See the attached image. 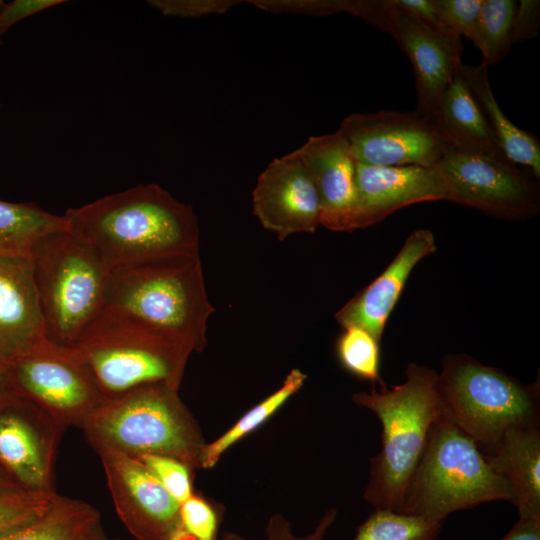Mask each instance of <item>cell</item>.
Segmentation results:
<instances>
[{"label":"cell","mask_w":540,"mask_h":540,"mask_svg":"<svg viewBox=\"0 0 540 540\" xmlns=\"http://www.w3.org/2000/svg\"><path fill=\"white\" fill-rule=\"evenodd\" d=\"M67 231L108 267L199 253V226L190 205L157 184L138 185L68 209Z\"/></svg>","instance_id":"6da1fadb"},{"label":"cell","mask_w":540,"mask_h":540,"mask_svg":"<svg viewBox=\"0 0 540 540\" xmlns=\"http://www.w3.org/2000/svg\"><path fill=\"white\" fill-rule=\"evenodd\" d=\"M103 310L201 352L214 312L199 253L162 255L109 269Z\"/></svg>","instance_id":"7a4b0ae2"},{"label":"cell","mask_w":540,"mask_h":540,"mask_svg":"<svg viewBox=\"0 0 540 540\" xmlns=\"http://www.w3.org/2000/svg\"><path fill=\"white\" fill-rule=\"evenodd\" d=\"M435 370L409 364L402 384L359 392L353 402L371 410L382 425L381 451L371 458L364 499L376 509L401 512L411 477L440 417Z\"/></svg>","instance_id":"3957f363"},{"label":"cell","mask_w":540,"mask_h":540,"mask_svg":"<svg viewBox=\"0 0 540 540\" xmlns=\"http://www.w3.org/2000/svg\"><path fill=\"white\" fill-rule=\"evenodd\" d=\"M66 349L105 399L157 383L179 390L193 353L181 342L106 310Z\"/></svg>","instance_id":"277c9868"},{"label":"cell","mask_w":540,"mask_h":540,"mask_svg":"<svg viewBox=\"0 0 540 540\" xmlns=\"http://www.w3.org/2000/svg\"><path fill=\"white\" fill-rule=\"evenodd\" d=\"M80 429L91 447L104 446L136 458L169 456L191 469L199 467L205 445L178 390L162 383L106 399Z\"/></svg>","instance_id":"5b68a950"},{"label":"cell","mask_w":540,"mask_h":540,"mask_svg":"<svg viewBox=\"0 0 540 540\" xmlns=\"http://www.w3.org/2000/svg\"><path fill=\"white\" fill-rule=\"evenodd\" d=\"M494 500L515 505L508 481L492 469L468 435L440 414L408 484L401 513L443 522L455 511Z\"/></svg>","instance_id":"8992f818"},{"label":"cell","mask_w":540,"mask_h":540,"mask_svg":"<svg viewBox=\"0 0 540 540\" xmlns=\"http://www.w3.org/2000/svg\"><path fill=\"white\" fill-rule=\"evenodd\" d=\"M29 258L45 337L69 348L104 308L109 267L67 230L44 237Z\"/></svg>","instance_id":"52a82bcc"},{"label":"cell","mask_w":540,"mask_h":540,"mask_svg":"<svg viewBox=\"0 0 540 540\" xmlns=\"http://www.w3.org/2000/svg\"><path fill=\"white\" fill-rule=\"evenodd\" d=\"M440 414L490 453L512 428L539 424L538 393L466 355H449L437 377Z\"/></svg>","instance_id":"ba28073f"},{"label":"cell","mask_w":540,"mask_h":540,"mask_svg":"<svg viewBox=\"0 0 540 540\" xmlns=\"http://www.w3.org/2000/svg\"><path fill=\"white\" fill-rule=\"evenodd\" d=\"M5 365L6 389L60 424L80 428L106 400L71 353L46 337Z\"/></svg>","instance_id":"9c48e42d"},{"label":"cell","mask_w":540,"mask_h":540,"mask_svg":"<svg viewBox=\"0 0 540 540\" xmlns=\"http://www.w3.org/2000/svg\"><path fill=\"white\" fill-rule=\"evenodd\" d=\"M338 131L355 162L367 166L432 167L452 150L436 121L416 111L351 114Z\"/></svg>","instance_id":"30bf717a"},{"label":"cell","mask_w":540,"mask_h":540,"mask_svg":"<svg viewBox=\"0 0 540 540\" xmlns=\"http://www.w3.org/2000/svg\"><path fill=\"white\" fill-rule=\"evenodd\" d=\"M436 166L446 182L449 201L506 219H524L539 210L535 182L504 153L450 150Z\"/></svg>","instance_id":"8fae6325"},{"label":"cell","mask_w":540,"mask_h":540,"mask_svg":"<svg viewBox=\"0 0 540 540\" xmlns=\"http://www.w3.org/2000/svg\"><path fill=\"white\" fill-rule=\"evenodd\" d=\"M66 429L33 403L0 394V467L21 489L54 493V464Z\"/></svg>","instance_id":"7c38bea8"},{"label":"cell","mask_w":540,"mask_h":540,"mask_svg":"<svg viewBox=\"0 0 540 540\" xmlns=\"http://www.w3.org/2000/svg\"><path fill=\"white\" fill-rule=\"evenodd\" d=\"M98 454L118 517L137 540H168L179 523V503L139 459L117 450Z\"/></svg>","instance_id":"4fadbf2b"},{"label":"cell","mask_w":540,"mask_h":540,"mask_svg":"<svg viewBox=\"0 0 540 540\" xmlns=\"http://www.w3.org/2000/svg\"><path fill=\"white\" fill-rule=\"evenodd\" d=\"M260 224L283 241L320 226V204L314 183L293 153L275 158L259 175L252 194Z\"/></svg>","instance_id":"5bb4252c"},{"label":"cell","mask_w":540,"mask_h":540,"mask_svg":"<svg viewBox=\"0 0 540 540\" xmlns=\"http://www.w3.org/2000/svg\"><path fill=\"white\" fill-rule=\"evenodd\" d=\"M386 33L412 63L417 92L415 111L435 121L443 94L462 63L461 37L398 12Z\"/></svg>","instance_id":"9a60e30c"},{"label":"cell","mask_w":540,"mask_h":540,"mask_svg":"<svg viewBox=\"0 0 540 540\" xmlns=\"http://www.w3.org/2000/svg\"><path fill=\"white\" fill-rule=\"evenodd\" d=\"M353 229H363L395 211L420 202L448 200L438 167H379L356 163Z\"/></svg>","instance_id":"2e32d148"},{"label":"cell","mask_w":540,"mask_h":540,"mask_svg":"<svg viewBox=\"0 0 540 540\" xmlns=\"http://www.w3.org/2000/svg\"><path fill=\"white\" fill-rule=\"evenodd\" d=\"M307 169L320 204V225L333 231H353L356 162L344 136L310 137L293 151Z\"/></svg>","instance_id":"e0dca14e"},{"label":"cell","mask_w":540,"mask_h":540,"mask_svg":"<svg viewBox=\"0 0 540 540\" xmlns=\"http://www.w3.org/2000/svg\"><path fill=\"white\" fill-rule=\"evenodd\" d=\"M435 250L433 233L428 229L415 230L388 267L335 314L336 321L343 328L360 327L380 343L387 319L410 273Z\"/></svg>","instance_id":"ac0fdd59"},{"label":"cell","mask_w":540,"mask_h":540,"mask_svg":"<svg viewBox=\"0 0 540 540\" xmlns=\"http://www.w3.org/2000/svg\"><path fill=\"white\" fill-rule=\"evenodd\" d=\"M45 338L30 258L0 254V360Z\"/></svg>","instance_id":"d6986e66"},{"label":"cell","mask_w":540,"mask_h":540,"mask_svg":"<svg viewBox=\"0 0 540 540\" xmlns=\"http://www.w3.org/2000/svg\"><path fill=\"white\" fill-rule=\"evenodd\" d=\"M484 456L492 469L508 481L519 518L540 519L539 424L509 429Z\"/></svg>","instance_id":"ffe728a7"},{"label":"cell","mask_w":540,"mask_h":540,"mask_svg":"<svg viewBox=\"0 0 540 540\" xmlns=\"http://www.w3.org/2000/svg\"><path fill=\"white\" fill-rule=\"evenodd\" d=\"M435 121L453 151L463 154L503 153L459 71L443 94Z\"/></svg>","instance_id":"44dd1931"},{"label":"cell","mask_w":540,"mask_h":540,"mask_svg":"<svg viewBox=\"0 0 540 540\" xmlns=\"http://www.w3.org/2000/svg\"><path fill=\"white\" fill-rule=\"evenodd\" d=\"M459 74L473 94L498 144L516 165L526 167L534 177H540V141L532 133L513 124L503 113L492 93L488 67L461 63Z\"/></svg>","instance_id":"7402d4cb"},{"label":"cell","mask_w":540,"mask_h":540,"mask_svg":"<svg viewBox=\"0 0 540 540\" xmlns=\"http://www.w3.org/2000/svg\"><path fill=\"white\" fill-rule=\"evenodd\" d=\"M100 521L101 515L92 505L56 493L45 512L0 534V540H80Z\"/></svg>","instance_id":"603a6c76"},{"label":"cell","mask_w":540,"mask_h":540,"mask_svg":"<svg viewBox=\"0 0 540 540\" xmlns=\"http://www.w3.org/2000/svg\"><path fill=\"white\" fill-rule=\"evenodd\" d=\"M66 230L64 215L52 214L34 203L0 200V254L29 257L44 237Z\"/></svg>","instance_id":"cb8c5ba5"},{"label":"cell","mask_w":540,"mask_h":540,"mask_svg":"<svg viewBox=\"0 0 540 540\" xmlns=\"http://www.w3.org/2000/svg\"><path fill=\"white\" fill-rule=\"evenodd\" d=\"M306 379L304 372L293 368L275 392L247 411L216 440L205 443L200 453L199 467H214L227 449L267 421L303 387Z\"/></svg>","instance_id":"d4e9b609"},{"label":"cell","mask_w":540,"mask_h":540,"mask_svg":"<svg viewBox=\"0 0 540 540\" xmlns=\"http://www.w3.org/2000/svg\"><path fill=\"white\" fill-rule=\"evenodd\" d=\"M517 2L482 0L478 17L468 39L480 50L482 64H496L509 52Z\"/></svg>","instance_id":"484cf974"},{"label":"cell","mask_w":540,"mask_h":540,"mask_svg":"<svg viewBox=\"0 0 540 540\" xmlns=\"http://www.w3.org/2000/svg\"><path fill=\"white\" fill-rule=\"evenodd\" d=\"M443 522L419 515L376 509L352 540H438Z\"/></svg>","instance_id":"4316f807"},{"label":"cell","mask_w":540,"mask_h":540,"mask_svg":"<svg viewBox=\"0 0 540 540\" xmlns=\"http://www.w3.org/2000/svg\"><path fill=\"white\" fill-rule=\"evenodd\" d=\"M341 365L358 378L385 384L379 375V342L366 330L349 326L343 328L336 344Z\"/></svg>","instance_id":"83f0119b"},{"label":"cell","mask_w":540,"mask_h":540,"mask_svg":"<svg viewBox=\"0 0 540 540\" xmlns=\"http://www.w3.org/2000/svg\"><path fill=\"white\" fill-rule=\"evenodd\" d=\"M55 494L20 488L0 489V534L41 515L50 506Z\"/></svg>","instance_id":"f1b7e54d"},{"label":"cell","mask_w":540,"mask_h":540,"mask_svg":"<svg viewBox=\"0 0 540 540\" xmlns=\"http://www.w3.org/2000/svg\"><path fill=\"white\" fill-rule=\"evenodd\" d=\"M139 459L179 504L193 494L192 469L185 463L173 457L163 455H144L139 457Z\"/></svg>","instance_id":"f546056e"},{"label":"cell","mask_w":540,"mask_h":540,"mask_svg":"<svg viewBox=\"0 0 540 540\" xmlns=\"http://www.w3.org/2000/svg\"><path fill=\"white\" fill-rule=\"evenodd\" d=\"M179 525L198 540H217L220 517L214 506L192 494L179 505Z\"/></svg>","instance_id":"4dcf8cb0"},{"label":"cell","mask_w":540,"mask_h":540,"mask_svg":"<svg viewBox=\"0 0 540 540\" xmlns=\"http://www.w3.org/2000/svg\"><path fill=\"white\" fill-rule=\"evenodd\" d=\"M440 26L459 37H469L482 0H433Z\"/></svg>","instance_id":"1f68e13d"},{"label":"cell","mask_w":540,"mask_h":540,"mask_svg":"<svg viewBox=\"0 0 540 540\" xmlns=\"http://www.w3.org/2000/svg\"><path fill=\"white\" fill-rule=\"evenodd\" d=\"M337 511H326L314 530L305 536H296L290 523L280 514L271 516L266 526V540H322L336 519ZM222 540H250L232 532H225Z\"/></svg>","instance_id":"d6a6232c"},{"label":"cell","mask_w":540,"mask_h":540,"mask_svg":"<svg viewBox=\"0 0 540 540\" xmlns=\"http://www.w3.org/2000/svg\"><path fill=\"white\" fill-rule=\"evenodd\" d=\"M147 3L158 9L163 15L197 18L209 14L225 13L237 2L224 0H151Z\"/></svg>","instance_id":"836d02e7"},{"label":"cell","mask_w":540,"mask_h":540,"mask_svg":"<svg viewBox=\"0 0 540 540\" xmlns=\"http://www.w3.org/2000/svg\"><path fill=\"white\" fill-rule=\"evenodd\" d=\"M65 2L62 0H14L3 4L0 8V45L2 36L17 22Z\"/></svg>","instance_id":"e575fe53"},{"label":"cell","mask_w":540,"mask_h":540,"mask_svg":"<svg viewBox=\"0 0 540 540\" xmlns=\"http://www.w3.org/2000/svg\"><path fill=\"white\" fill-rule=\"evenodd\" d=\"M540 24V2L521 0L517 4L512 27V43L525 41L537 36Z\"/></svg>","instance_id":"d590c367"},{"label":"cell","mask_w":540,"mask_h":540,"mask_svg":"<svg viewBox=\"0 0 540 540\" xmlns=\"http://www.w3.org/2000/svg\"><path fill=\"white\" fill-rule=\"evenodd\" d=\"M348 1L332 0V1H302L294 2L290 4L286 2L282 4L280 2H255V5L265 10L278 11H290L296 13H306L313 15H329L339 12L347 11Z\"/></svg>","instance_id":"8d00e7d4"},{"label":"cell","mask_w":540,"mask_h":540,"mask_svg":"<svg viewBox=\"0 0 540 540\" xmlns=\"http://www.w3.org/2000/svg\"><path fill=\"white\" fill-rule=\"evenodd\" d=\"M392 1L398 13L415 17L435 28L444 30L440 26L439 21L437 19L433 0H392Z\"/></svg>","instance_id":"74e56055"},{"label":"cell","mask_w":540,"mask_h":540,"mask_svg":"<svg viewBox=\"0 0 540 540\" xmlns=\"http://www.w3.org/2000/svg\"><path fill=\"white\" fill-rule=\"evenodd\" d=\"M501 540H540V519L519 518Z\"/></svg>","instance_id":"f35d334b"},{"label":"cell","mask_w":540,"mask_h":540,"mask_svg":"<svg viewBox=\"0 0 540 540\" xmlns=\"http://www.w3.org/2000/svg\"><path fill=\"white\" fill-rule=\"evenodd\" d=\"M168 540H198V539L188 534L178 523L176 528L170 534Z\"/></svg>","instance_id":"ab89813d"},{"label":"cell","mask_w":540,"mask_h":540,"mask_svg":"<svg viewBox=\"0 0 540 540\" xmlns=\"http://www.w3.org/2000/svg\"><path fill=\"white\" fill-rule=\"evenodd\" d=\"M80 540H115L108 538L102 531L101 526L99 525L88 534L83 536Z\"/></svg>","instance_id":"60d3db41"},{"label":"cell","mask_w":540,"mask_h":540,"mask_svg":"<svg viewBox=\"0 0 540 540\" xmlns=\"http://www.w3.org/2000/svg\"><path fill=\"white\" fill-rule=\"evenodd\" d=\"M18 487L8 474L0 467V489H13ZM21 489V488H20Z\"/></svg>","instance_id":"b9f144b4"},{"label":"cell","mask_w":540,"mask_h":540,"mask_svg":"<svg viewBox=\"0 0 540 540\" xmlns=\"http://www.w3.org/2000/svg\"><path fill=\"white\" fill-rule=\"evenodd\" d=\"M6 389V378H5V365L0 360V394Z\"/></svg>","instance_id":"7bdbcfd3"},{"label":"cell","mask_w":540,"mask_h":540,"mask_svg":"<svg viewBox=\"0 0 540 540\" xmlns=\"http://www.w3.org/2000/svg\"><path fill=\"white\" fill-rule=\"evenodd\" d=\"M4 2L0 0V8L3 6Z\"/></svg>","instance_id":"ee69618b"}]
</instances>
